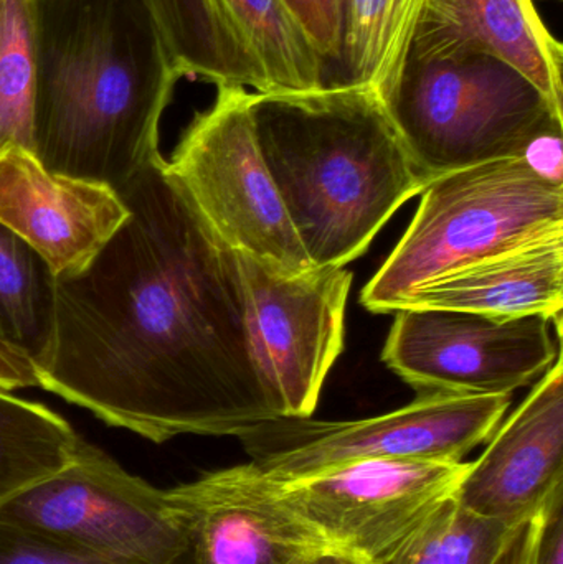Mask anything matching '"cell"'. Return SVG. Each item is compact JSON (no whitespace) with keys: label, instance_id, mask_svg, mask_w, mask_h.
Masks as SVG:
<instances>
[{"label":"cell","instance_id":"cell-1","mask_svg":"<svg viewBox=\"0 0 563 564\" xmlns=\"http://www.w3.org/2000/svg\"><path fill=\"white\" fill-rule=\"evenodd\" d=\"M154 165L119 188L128 220L56 278L40 387L154 444L243 436L284 416L251 337L238 257Z\"/></svg>","mask_w":563,"mask_h":564},{"label":"cell","instance_id":"cell-2","mask_svg":"<svg viewBox=\"0 0 563 564\" xmlns=\"http://www.w3.org/2000/svg\"><path fill=\"white\" fill-rule=\"evenodd\" d=\"M33 154L119 191L162 164L181 72L142 0H33Z\"/></svg>","mask_w":563,"mask_h":564},{"label":"cell","instance_id":"cell-3","mask_svg":"<svg viewBox=\"0 0 563 564\" xmlns=\"http://www.w3.org/2000/svg\"><path fill=\"white\" fill-rule=\"evenodd\" d=\"M261 158L313 268L362 257L425 191L382 99L367 88L250 93Z\"/></svg>","mask_w":563,"mask_h":564},{"label":"cell","instance_id":"cell-4","mask_svg":"<svg viewBox=\"0 0 563 564\" xmlns=\"http://www.w3.org/2000/svg\"><path fill=\"white\" fill-rule=\"evenodd\" d=\"M563 234V184L524 158L433 178L396 250L360 292L372 314H392L415 289L463 268Z\"/></svg>","mask_w":563,"mask_h":564},{"label":"cell","instance_id":"cell-5","mask_svg":"<svg viewBox=\"0 0 563 564\" xmlns=\"http://www.w3.org/2000/svg\"><path fill=\"white\" fill-rule=\"evenodd\" d=\"M379 98L430 181L521 158L535 139L563 131V109L515 66L486 53L407 55Z\"/></svg>","mask_w":563,"mask_h":564},{"label":"cell","instance_id":"cell-6","mask_svg":"<svg viewBox=\"0 0 563 564\" xmlns=\"http://www.w3.org/2000/svg\"><path fill=\"white\" fill-rule=\"evenodd\" d=\"M0 519L116 564H177L192 553L171 489L85 440L65 467L0 503Z\"/></svg>","mask_w":563,"mask_h":564},{"label":"cell","instance_id":"cell-7","mask_svg":"<svg viewBox=\"0 0 563 564\" xmlns=\"http://www.w3.org/2000/svg\"><path fill=\"white\" fill-rule=\"evenodd\" d=\"M243 88L218 89L195 116L164 172L235 253L283 274L313 270L261 158Z\"/></svg>","mask_w":563,"mask_h":564},{"label":"cell","instance_id":"cell-8","mask_svg":"<svg viewBox=\"0 0 563 564\" xmlns=\"http://www.w3.org/2000/svg\"><path fill=\"white\" fill-rule=\"evenodd\" d=\"M511 394L429 393L382 416L320 421L281 416L238 437L258 469L277 480L369 459L463 460L491 440Z\"/></svg>","mask_w":563,"mask_h":564},{"label":"cell","instance_id":"cell-9","mask_svg":"<svg viewBox=\"0 0 563 564\" xmlns=\"http://www.w3.org/2000/svg\"><path fill=\"white\" fill-rule=\"evenodd\" d=\"M382 360L430 393L511 394L561 357L548 318H496L443 308H402Z\"/></svg>","mask_w":563,"mask_h":564},{"label":"cell","instance_id":"cell-10","mask_svg":"<svg viewBox=\"0 0 563 564\" xmlns=\"http://www.w3.org/2000/svg\"><path fill=\"white\" fill-rule=\"evenodd\" d=\"M261 370L284 416L311 417L343 354L354 274L346 268L280 273L237 253Z\"/></svg>","mask_w":563,"mask_h":564},{"label":"cell","instance_id":"cell-11","mask_svg":"<svg viewBox=\"0 0 563 564\" xmlns=\"http://www.w3.org/2000/svg\"><path fill=\"white\" fill-rule=\"evenodd\" d=\"M468 467L465 460L369 459L278 482L288 503L337 549L376 564L456 492Z\"/></svg>","mask_w":563,"mask_h":564},{"label":"cell","instance_id":"cell-12","mask_svg":"<svg viewBox=\"0 0 563 564\" xmlns=\"http://www.w3.org/2000/svg\"><path fill=\"white\" fill-rule=\"evenodd\" d=\"M191 532L192 564H307L337 549L253 463L171 489Z\"/></svg>","mask_w":563,"mask_h":564},{"label":"cell","instance_id":"cell-13","mask_svg":"<svg viewBox=\"0 0 563 564\" xmlns=\"http://www.w3.org/2000/svg\"><path fill=\"white\" fill-rule=\"evenodd\" d=\"M128 217L115 188L48 171L29 149L0 152V225L26 241L55 278L85 270Z\"/></svg>","mask_w":563,"mask_h":564},{"label":"cell","instance_id":"cell-14","mask_svg":"<svg viewBox=\"0 0 563 564\" xmlns=\"http://www.w3.org/2000/svg\"><path fill=\"white\" fill-rule=\"evenodd\" d=\"M563 487L562 358L469 463L455 497L473 513L519 529Z\"/></svg>","mask_w":563,"mask_h":564},{"label":"cell","instance_id":"cell-15","mask_svg":"<svg viewBox=\"0 0 563 564\" xmlns=\"http://www.w3.org/2000/svg\"><path fill=\"white\" fill-rule=\"evenodd\" d=\"M496 56L528 76L563 109V46L532 0H423L409 55Z\"/></svg>","mask_w":563,"mask_h":564},{"label":"cell","instance_id":"cell-16","mask_svg":"<svg viewBox=\"0 0 563 564\" xmlns=\"http://www.w3.org/2000/svg\"><path fill=\"white\" fill-rule=\"evenodd\" d=\"M402 308H443L496 318L539 315L562 325L563 234L422 285L402 302Z\"/></svg>","mask_w":563,"mask_h":564},{"label":"cell","instance_id":"cell-17","mask_svg":"<svg viewBox=\"0 0 563 564\" xmlns=\"http://www.w3.org/2000/svg\"><path fill=\"white\" fill-rule=\"evenodd\" d=\"M182 76L270 93L267 76L220 0H142Z\"/></svg>","mask_w":563,"mask_h":564},{"label":"cell","instance_id":"cell-18","mask_svg":"<svg viewBox=\"0 0 563 564\" xmlns=\"http://www.w3.org/2000/svg\"><path fill=\"white\" fill-rule=\"evenodd\" d=\"M423 0H340L337 59L326 88H367L382 96L409 55Z\"/></svg>","mask_w":563,"mask_h":564},{"label":"cell","instance_id":"cell-19","mask_svg":"<svg viewBox=\"0 0 563 564\" xmlns=\"http://www.w3.org/2000/svg\"><path fill=\"white\" fill-rule=\"evenodd\" d=\"M263 68L270 93L324 88V63L288 0H220Z\"/></svg>","mask_w":563,"mask_h":564},{"label":"cell","instance_id":"cell-20","mask_svg":"<svg viewBox=\"0 0 563 564\" xmlns=\"http://www.w3.org/2000/svg\"><path fill=\"white\" fill-rule=\"evenodd\" d=\"M82 440L56 411L0 390V503L65 467Z\"/></svg>","mask_w":563,"mask_h":564},{"label":"cell","instance_id":"cell-21","mask_svg":"<svg viewBox=\"0 0 563 564\" xmlns=\"http://www.w3.org/2000/svg\"><path fill=\"white\" fill-rule=\"evenodd\" d=\"M55 282L46 261L0 225V341L33 364L52 338Z\"/></svg>","mask_w":563,"mask_h":564},{"label":"cell","instance_id":"cell-22","mask_svg":"<svg viewBox=\"0 0 563 564\" xmlns=\"http://www.w3.org/2000/svg\"><path fill=\"white\" fill-rule=\"evenodd\" d=\"M522 527L473 513L453 494L376 564H496Z\"/></svg>","mask_w":563,"mask_h":564},{"label":"cell","instance_id":"cell-23","mask_svg":"<svg viewBox=\"0 0 563 564\" xmlns=\"http://www.w3.org/2000/svg\"><path fill=\"white\" fill-rule=\"evenodd\" d=\"M33 0H0V152H33Z\"/></svg>","mask_w":563,"mask_h":564},{"label":"cell","instance_id":"cell-24","mask_svg":"<svg viewBox=\"0 0 563 564\" xmlns=\"http://www.w3.org/2000/svg\"><path fill=\"white\" fill-rule=\"evenodd\" d=\"M0 564H116L0 519ZM177 564H192V553Z\"/></svg>","mask_w":563,"mask_h":564},{"label":"cell","instance_id":"cell-25","mask_svg":"<svg viewBox=\"0 0 563 564\" xmlns=\"http://www.w3.org/2000/svg\"><path fill=\"white\" fill-rule=\"evenodd\" d=\"M291 10L313 40L324 63V88L337 59L340 39L339 0H288Z\"/></svg>","mask_w":563,"mask_h":564},{"label":"cell","instance_id":"cell-26","mask_svg":"<svg viewBox=\"0 0 563 564\" xmlns=\"http://www.w3.org/2000/svg\"><path fill=\"white\" fill-rule=\"evenodd\" d=\"M519 564H563V487L529 522Z\"/></svg>","mask_w":563,"mask_h":564},{"label":"cell","instance_id":"cell-27","mask_svg":"<svg viewBox=\"0 0 563 564\" xmlns=\"http://www.w3.org/2000/svg\"><path fill=\"white\" fill-rule=\"evenodd\" d=\"M35 364L15 348L0 341V390L12 391L39 388Z\"/></svg>","mask_w":563,"mask_h":564},{"label":"cell","instance_id":"cell-28","mask_svg":"<svg viewBox=\"0 0 563 564\" xmlns=\"http://www.w3.org/2000/svg\"><path fill=\"white\" fill-rule=\"evenodd\" d=\"M522 158L539 174L544 175L549 181L563 184L562 181V131L551 132L535 139Z\"/></svg>","mask_w":563,"mask_h":564},{"label":"cell","instance_id":"cell-29","mask_svg":"<svg viewBox=\"0 0 563 564\" xmlns=\"http://www.w3.org/2000/svg\"><path fill=\"white\" fill-rule=\"evenodd\" d=\"M307 564H372L360 558V556L354 555V553L346 552V550L333 549L327 552L321 553V555L314 556Z\"/></svg>","mask_w":563,"mask_h":564},{"label":"cell","instance_id":"cell-30","mask_svg":"<svg viewBox=\"0 0 563 564\" xmlns=\"http://www.w3.org/2000/svg\"><path fill=\"white\" fill-rule=\"evenodd\" d=\"M528 525L522 527V529L516 533L515 539L509 543L508 549L505 550L501 558H499L496 564H519V562H521L522 550H524L526 543V533H528Z\"/></svg>","mask_w":563,"mask_h":564},{"label":"cell","instance_id":"cell-31","mask_svg":"<svg viewBox=\"0 0 563 564\" xmlns=\"http://www.w3.org/2000/svg\"><path fill=\"white\" fill-rule=\"evenodd\" d=\"M339 2H340V0H339Z\"/></svg>","mask_w":563,"mask_h":564}]
</instances>
